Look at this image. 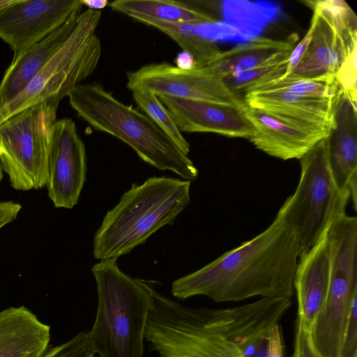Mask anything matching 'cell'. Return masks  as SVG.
I'll return each instance as SVG.
<instances>
[{"label": "cell", "instance_id": "obj_22", "mask_svg": "<svg viewBox=\"0 0 357 357\" xmlns=\"http://www.w3.org/2000/svg\"><path fill=\"white\" fill-rule=\"evenodd\" d=\"M109 7L133 19L147 17L192 26L210 25L217 22L211 15L185 2L173 0H116Z\"/></svg>", "mask_w": 357, "mask_h": 357}, {"label": "cell", "instance_id": "obj_21", "mask_svg": "<svg viewBox=\"0 0 357 357\" xmlns=\"http://www.w3.org/2000/svg\"><path fill=\"white\" fill-rule=\"evenodd\" d=\"M294 43L257 36L224 51L207 66L222 79L242 72L287 62Z\"/></svg>", "mask_w": 357, "mask_h": 357}, {"label": "cell", "instance_id": "obj_9", "mask_svg": "<svg viewBox=\"0 0 357 357\" xmlns=\"http://www.w3.org/2000/svg\"><path fill=\"white\" fill-rule=\"evenodd\" d=\"M303 3L313 10L310 40L301 60L287 76L335 82L337 70L357 49L356 16L342 0Z\"/></svg>", "mask_w": 357, "mask_h": 357}, {"label": "cell", "instance_id": "obj_10", "mask_svg": "<svg viewBox=\"0 0 357 357\" xmlns=\"http://www.w3.org/2000/svg\"><path fill=\"white\" fill-rule=\"evenodd\" d=\"M126 86L130 91L145 89L158 96L247 107L243 98L207 67L184 69L167 62L150 63L128 72Z\"/></svg>", "mask_w": 357, "mask_h": 357}, {"label": "cell", "instance_id": "obj_19", "mask_svg": "<svg viewBox=\"0 0 357 357\" xmlns=\"http://www.w3.org/2000/svg\"><path fill=\"white\" fill-rule=\"evenodd\" d=\"M81 13L72 15L63 25L12 60L0 83L1 106L20 94L45 66L68 37Z\"/></svg>", "mask_w": 357, "mask_h": 357}, {"label": "cell", "instance_id": "obj_5", "mask_svg": "<svg viewBox=\"0 0 357 357\" xmlns=\"http://www.w3.org/2000/svg\"><path fill=\"white\" fill-rule=\"evenodd\" d=\"M116 259L100 260L91 268L98 306L89 337L98 357H144L151 305L149 281L124 273Z\"/></svg>", "mask_w": 357, "mask_h": 357}, {"label": "cell", "instance_id": "obj_20", "mask_svg": "<svg viewBox=\"0 0 357 357\" xmlns=\"http://www.w3.org/2000/svg\"><path fill=\"white\" fill-rule=\"evenodd\" d=\"M356 103L341 93L335 108V126L328 136V158L333 177L340 190L347 189L357 175Z\"/></svg>", "mask_w": 357, "mask_h": 357}, {"label": "cell", "instance_id": "obj_13", "mask_svg": "<svg viewBox=\"0 0 357 357\" xmlns=\"http://www.w3.org/2000/svg\"><path fill=\"white\" fill-rule=\"evenodd\" d=\"M82 8L80 0H17L0 14V38L15 59Z\"/></svg>", "mask_w": 357, "mask_h": 357}, {"label": "cell", "instance_id": "obj_6", "mask_svg": "<svg viewBox=\"0 0 357 357\" xmlns=\"http://www.w3.org/2000/svg\"><path fill=\"white\" fill-rule=\"evenodd\" d=\"M300 163L297 188L275 217L293 232L301 254L315 245L330 225L346 213L350 194L348 189L337 187L331 174L328 137L305 154Z\"/></svg>", "mask_w": 357, "mask_h": 357}, {"label": "cell", "instance_id": "obj_31", "mask_svg": "<svg viewBox=\"0 0 357 357\" xmlns=\"http://www.w3.org/2000/svg\"><path fill=\"white\" fill-rule=\"evenodd\" d=\"M311 36V29L309 27L305 35L302 40L296 45L291 51L289 57L287 60L286 72L282 77L287 76L294 68L298 64L302 57L303 56L305 50L310 43Z\"/></svg>", "mask_w": 357, "mask_h": 357}, {"label": "cell", "instance_id": "obj_12", "mask_svg": "<svg viewBox=\"0 0 357 357\" xmlns=\"http://www.w3.org/2000/svg\"><path fill=\"white\" fill-rule=\"evenodd\" d=\"M86 153L75 122L56 120L48 158L47 194L56 208H73L86 178Z\"/></svg>", "mask_w": 357, "mask_h": 357}, {"label": "cell", "instance_id": "obj_8", "mask_svg": "<svg viewBox=\"0 0 357 357\" xmlns=\"http://www.w3.org/2000/svg\"><path fill=\"white\" fill-rule=\"evenodd\" d=\"M59 105L43 101L0 124V162L17 190L47 185L52 126Z\"/></svg>", "mask_w": 357, "mask_h": 357}, {"label": "cell", "instance_id": "obj_30", "mask_svg": "<svg viewBox=\"0 0 357 357\" xmlns=\"http://www.w3.org/2000/svg\"><path fill=\"white\" fill-rule=\"evenodd\" d=\"M340 357H357V300L351 306Z\"/></svg>", "mask_w": 357, "mask_h": 357}, {"label": "cell", "instance_id": "obj_25", "mask_svg": "<svg viewBox=\"0 0 357 357\" xmlns=\"http://www.w3.org/2000/svg\"><path fill=\"white\" fill-rule=\"evenodd\" d=\"M137 107L188 155L190 146L181 134L169 112L158 96L149 90L139 88L131 91Z\"/></svg>", "mask_w": 357, "mask_h": 357}, {"label": "cell", "instance_id": "obj_15", "mask_svg": "<svg viewBox=\"0 0 357 357\" xmlns=\"http://www.w3.org/2000/svg\"><path fill=\"white\" fill-rule=\"evenodd\" d=\"M158 98L181 132H213L248 139L254 134L246 108L167 96Z\"/></svg>", "mask_w": 357, "mask_h": 357}, {"label": "cell", "instance_id": "obj_2", "mask_svg": "<svg viewBox=\"0 0 357 357\" xmlns=\"http://www.w3.org/2000/svg\"><path fill=\"white\" fill-rule=\"evenodd\" d=\"M299 255L296 236L275 217L252 239L174 280L172 294L182 301L205 296L215 302L254 296L291 298Z\"/></svg>", "mask_w": 357, "mask_h": 357}, {"label": "cell", "instance_id": "obj_17", "mask_svg": "<svg viewBox=\"0 0 357 357\" xmlns=\"http://www.w3.org/2000/svg\"><path fill=\"white\" fill-rule=\"evenodd\" d=\"M329 280L330 254L326 234L312 248L299 255L294 278L297 319L309 331L326 303Z\"/></svg>", "mask_w": 357, "mask_h": 357}, {"label": "cell", "instance_id": "obj_23", "mask_svg": "<svg viewBox=\"0 0 357 357\" xmlns=\"http://www.w3.org/2000/svg\"><path fill=\"white\" fill-rule=\"evenodd\" d=\"M135 20L153 26L169 36L181 47L183 52L193 58L195 68L207 66L221 52L214 40L208 38L194 28L196 26L147 17H139Z\"/></svg>", "mask_w": 357, "mask_h": 357}, {"label": "cell", "instance_id": "obj_35", "mask_svg": "<svg viewBox=\"0 0 357 357\" xmlns=\"http://www.w3.org/2000/svg\"><path fill=\"white\" fill-rule=\"evenodd\" d=\"M81 3L89 9L100 10L105 8L108 4L107 0H80Z\"/></svg>", "mask_w": 357, "mask_h": 357}, {"label": "cell", "instance_id": "obj_26", "mask_svg": "<svg viewBox=\"0 0 357 357\" xmlns=\"http://www.w3.org/2000/svg\"><path fill=\"white\" fill-rule=\"evenodd\" d=\"M287 63L246 70L223 80L233 93L243 98L251 89L282 77L286 72Z\"/></svg>", "mask_w": 357, "mask_h": 357}, {"label": "cell", "instance_id": "obj_4", "mask_svg": "<svg viewBox=\"0 0 357 357\" xmlns=\"http://www.w3.org/2000/svg\"><path fill=\"white\" fill-rule=\"evenodd\" d=\"M68 98L79 116L94 130L121 140L145 162L185 181L197 178L198 169L188 155L149 116L123 104L101 84H80Z\"/></svg>", "mask_w": 357, "mask_h": 357}, {"label": "cell", "instance_id": "obj_39", "mask_svg": "<svg viewBox=\"0 0 357 357\" xmlns=\"http://www.w3.org/2000/svg\"><path fill=\"white\" fill-rule=\"evenodd\" d=\"M95 357V356H94Z\"/></svg>", "mask_w": 357, "mask_h": 357}, {"label": "cell", "instance_id": "obj_24", "mask_svg": "<svg viewBox=\"0 0 357 357\" xmlns=\"http://www.w3.org/2000/svg\"><path fill=\"white\" fill-rule=\"evenodd\" d=\"M226 22L236 27L248 40L257 37L262 27L279 13V6L268 2L225 1Z\"/></svg>", "mask_w": 357, "mask_h": 357}, {"label": "cell", "instance_id": "obj_1", "mask_svg": "<svg viewBox=\"0 0 357 357\" xmlns=\"http://www.w3.org/2000/svg\"><path fill=\"white\" fill-rule=\"evenodd\" d=\"M151 305L144 333L157 357H267L269 335L291 305L261 298L223 309L191 307L149 282Z\"/></svg>", "mask_w": 357, "mask_h": 357}, {"label": "cell", "instance_id": "obj_38", "mask_svg": "<svg viewBox=\"0 0 357 357\" xmlns=\"http://www.w3.org/2000/svg\"><path fill=\"white\" fill-rule=\"evenodd\" d=\"M1 107V101H0V107Z\"/></svg>", "mask_w": 357, "mask_h": 357}, {"label": "cell", "instance_id": "obj_33", "mask_svg": "<svg viewBox=\"0 0 357 357\" xmlns=\"http://www.w3.org/2000/svg\"><path fill=\"white\" fill-rule=\"evenodd\" d=\"M21 209L19 203L12 201L0 202V229L16 219Z\"/></svg>", "mask_w": 357, "mask_h": 357}, {"label": "cell", "instance_id": "obj_7", "mask_svg": "<svg viewBox=\"0 0 357 357\" xmlns=\"http://www.w3.org/2000/svg\"><path fill=\"white\" fill-rule=\"evenodd\" d=\"M102 11L88 9L59 50L15 98L0 107V124L23 109L43 101L59 104L92 75L102 54L96 33Z\"/></svg>", "mask_w": 357, "mask_h": 357}, {"label": "cell", "instance_id": "obj_11", "mask_svg": "<svg viewBox=\"0 0 357 357\" xmlns=\"http://www.w3.org/2000/svg\"><path fill=\"white\" fill-rule=\"evenodd\" d=\"M357 300V264L349 256L331 259L328 296L310 333L315 349L324 357H340L348 318Z\"/></svg>", "mask_w": 357, "mask_h": 357}, {"label": "cell", "instance_id": "obj_37", "mask_svg": "<svg viewBox=\"0 0 357 357\" xmlns=\"http://www.w3.org/2000/svg\"><path fill=\"white\" fill-rule=\"evenodd\" d=\"M3 178V169L0 162V183Z\"/></svg>", "mask_w": 357, "mask_h": 357}, {"label": "cell", "instance_id": "obj_29", "mask_svg": "<svg viewBox=\"0 0 357 357\" xmlns=\"http://www.w3.org/2000/svg\"><path fill=\"white\" fill-rule=\"evenodd\" d=\"M293 357H324L315 349L310 331L297 319Z\"/></svg>", "mask_w": 357, "mask_h": 357}, {"label": "cell", "instance_id": "obj_36", "mask_svg": "<svg viewBox=\"0 0 357 357\" xmlns=\"http://www.w3.org/2000/svg\"><path fill=\"white\" fill-rule=\"evenodd\" d=\"M17 0H0V14L7 8L16 3Z\"/></svg>", "mask_w": 357, "mask_h": 357}, {"label": "cell", "instance_id": "obj_32", "mask_svg": "<svg viewBox=\"0 0 357 357\" xmlns=\"http://www.w3.org/2000/svg\"><path fill=\"white\" fill-rule=\"evenodd\" d=\"M284 345L281 326L273 327L269 335L267 357H284Z\"/></svg>", "mask_w": 357, "mask_h": 357}, {"label": "cell", "instance_id": "obj_34", "mask_svg": "<svg viewBox=\"0 0 357 357\" xmlns=\"http://www.w3.org/2000/svg\"><path fill=\"white\" fill-rule=\"evenodd\" d=\"M184 69H192L195 68L193 58L184 52V56H178L177 58V66Z\"/></svg>", "mask_w": 357, "mask_h": 357}, {"label": "cell", "instance_id": "obj_3", "mask_svg": "<svg viewBox=\"0 0 357 357\" xmlns=\"http://www.w3.org/2000/svg\"><path fill=\"white\" fill-rule=\"evenodd\" d=\"M191 182L153 176L132 184L105 215L93 238V254L118 259L143 244L158 230L172 225L190 203Z\"/></svg>", "mask_w": 357, "mask_h": 357}, {"label": "cell", "instance_id": "obj_18", "mask_svg": "<svg viewBox=\"0 0 357 357\" xmlns=\"http://www.w3.org/2000/svg\"><path fill=\"white\" fill-rule=\"evenodd\" d=\"M50 338V326L27 307L0 311V357H41Z\"/></svg>", "mask_w": 357, "mask_h": 357}, {"label": "cell", "instance_id": "obj_27", "mask_svg": "<svg viewBox=\"0 0 357 357\" xmlns=\"http://www.w3.org/2000/svg\"><path fill=\"white\" fill-rule=\"evenodd\" d=\"M89 332H81L68 341L54 347L41 357H94Z\"/></svg>", "mask_w": 357, "mask_h": 357}, {"label": "cell", "instance_id": "obj_28", "mask_svg": "<svg viewBox=\"0 0 357 357\" xmlns=\"http://www.w3.org/2000/svg\"><path fill=\"white\" fill-rule=\"evenodd\" d=\"M356 51L355 50L342 64L335 79L342 94L356 103Z\"/></svg>", "mask_w": 357, "mask_h": 357}, {"label": "cell", "instance_id": "obj_14", "mask_svg": "<svg viewBox=\"0 0 357 357\" xmlns=\"http://www.w3.org/2000/svg\"><path fill=\"white\" fill-rule=\"evenodd\" d=\"M339 96L335 100L307 98L266 83L248 91L243 100L247 107L287 123L310 130L331 132L335 126Z\"/></svg>", "mask_w": 357, "mask_h": 357}, {"label": "cell", "instance_id": "obj_16", "mask_svg": "<svg viewBox=\"0 0 357 357\" xmlns=\"http://www.w3.org/2000/svg\"><path fill=\"white\" fill-rule=\"evenodd\" d=\"M245 114L254 128L249 140L257 149L283 160H300L330 134L294 126L248 107Z\"/></svg>", "mask_w": 357, "mask_h": 357}]
</instances>
